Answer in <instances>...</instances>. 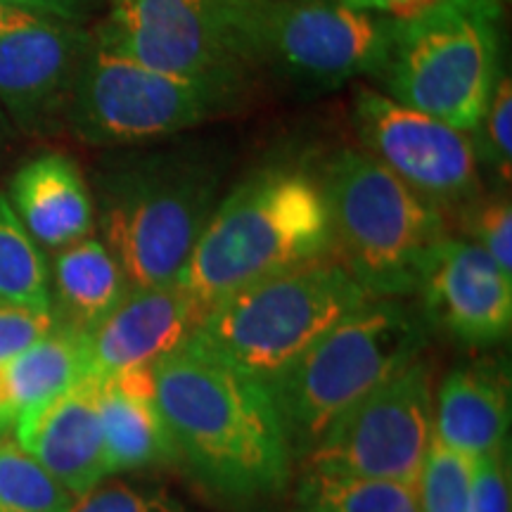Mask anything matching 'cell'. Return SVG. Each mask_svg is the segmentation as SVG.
I'll list each match as a JSON object with an SVG mask.
<instances>
[{"label": "cell", "instance_id": "9c48e42d", "mask_svg": "<svg viewBox=\"0 0 512 512\" xmlns=\"http://www.w3.org/2000/svg\"><path fill=\"white\" fill-rule=\"evenodd\" d=\"M394 19L339 0H247L245 43L252 69H271L309 88L377 76Z\"/></svg>", "mask_w": 512, "mask_h": 512}, {"label": "cell", "instance_id": "4fadbf2b", "mask_svg": "<svg viewBox=\"0 0 512 512\" xmlns=\"http://www.w3.org/2000/svg\"><path fill=\"white\" fill-rule=\"evenodd\" d=\"M93 31L0 5V110L24 133L64 124Z\"/></svg>", "mask_w": 512, "mask_h": 512}, {"label": "cell", "instance_id": "6da1fadb", "mask_svg": "<svg viewBox=\"0 0 512 512\" xmlns=\"http://www.w3.org/2000/svg\"><path fill=\"white\" fill-rule=\"evenodd\" d=\"M155 403L178 460L230 501L283 491L292 458L264 382L197 337L155 363Z\"/></svg>", "mask_w": 512, "mask_h": 512}, {"label": "cell", "instance_id": "1f68e13d", "mask_svg": "<svg viewBox=\"0 0 512 512\" xmlns=\"http://www.w3.org/2000/svg\"><path fill=\"white\" fill-rule=\"evenodd\" d=\"M347 8L361 10V12H373V15L389 17L394 22H403V19H411L420 12L434 8L441 0H339Z\"/></svg>", "mask_w": 512, "mask_h": 512}, {"label": "cell", "instance_id": "e0dca14e", "mask_svg": "<svg viewBox=\"0 0 512 512\" xmlns=\"http://www.w3.org/2000/svg\"><path fill=\"white\" fill-rule=\"evenodd\" d=\"M10 207L41 249L60 252L93 233L95 202L72 157L48 152L17 169L10 181Z\"/></svg>", "mask_w": 512, "mask_h": 512}, {"label": "cell", "instance_id": "3957f363", "mask_svg": "<svg viewBox=\"0 0 512 512\" xmlns=\"http://www.w3.org/2000/svg\"><path fill=\"white\" fill-rule=\"evenodd\" d=\"M223 169L197 145L131 152L98 181L102 245L131 290L174 285L219 204Z\"/></svg>", "mask_w": 512, "mask_h": 512}, {"label": "cell", "instance_id": "2e32d148", "mask_svg": "<svg viewBox=\"0 0 512 512\" xmlns=\"http://www.w3.org/2000/svg\"><path fill=\"white\" fill-rule=\"evenodd\" d=\"M100 377L88 373L67 392L22 415L12 437L72 496L110 479L98 408Z\"/></svg>", "mask_w": 512, "mask_h": 512}, {"label": "cell", "instance_id": "ba28073f", "mask_svg": "<svg viewBox=\"0 0 512 512\" xmlns=\"http://www.w3.org/2000/svg\"><path fill=\"white\" fill-rule=\"evenodd\" d=\"M242 83L157 72L91 43L64 126L95 147H133L176 136L230 110Z\"/></svg>", "mask_w": 512, "mask_h": 512}, {"label": "cell", "instance_id": "9a60e30c", "mask_svg": "<svg viewBox=\"0 0 512 512\" xmlns=\"http://www.w3.org/2000/svg\"><path fill=\"white\" fill-rule=\"evenodd\" d=\"M204 309L181 283L128 290L117 309L86 335L88 373L155 366L195 335Z\"/></svg>", "mask_w": 512, "mask_h": 512}, {"label": "cell", "instance_id": "83f0119b", "mask_svg": "<svg viewBox=\"0 0 512 512\" xmlns=\"http://www.w3.org/2000/svg\"><path fill=\"white\" fill-rule=\"evenodd\" d=\"M69 512H190L181 501L162 489L105 479L88 494L79 496Z\"/></svg>", "mask_w": 512, "mask_h": 512}, {"label": "cell", "instance_id": "8fae6325", "mask_svg": "<svg viewBox=\"0 0 512 512\" xmlns=\"http://www.w3.org/2000/svg\"><path fill=\"white\" fill-rule=\"evenodd\" d=\"M432 368L415 358L351 406L306 456V472L415 484L432 444Z\"/></svg>", "mask_w": 512, "mask_h": 512}, {"label": "cell", "instance_id": "d6986e66", "mask_svg": "<svg viewBox=\"0 0 512 512\" xmlns=\"http://www.w3.org/2000/svg\"><path fill=\"white\" fill-rule=\"evenodd\" d=\"M86 375V335L57 323L31 347L0 363V425L12 430L22 415L67 392Z\"/></svg>", "mask_w": 512, "mask_h": 512}, {"label": "cell", "instance_id": "836d02e7", "mask_svg": "<svg viewBox=\"0 0 512 512\" xmlns=\"http://www.w3.org/2000/svg\"><path fill=\"white\" fill-rule=\"evenodd\" d=\"M302 512H304V510H302Z\"/></svg>", "mask_w": 512, "mask_h": 512}, {"label": "cell", "instance_id": "7402d4cb", "mask_svg": "<svg viewBox=\"0 0 512 512\" xmlns=\"http://www.w3.org/2000/svg\"><path fill=\"white\" fill-rule=\"evenodd\" d=\"M297 501L304 512H420L415 484L304 472Z\"/></svg>", "mask_w": 512, "mask_h": 512}, {"label": "cell", "instance_id": "cb8c5ba5", "mask_svg": "<svg viewBox=\"0 0 512 512\" xmlns=\"http://www.w3.org/2000/svg\"><path fill=\"white\" fill-rule=\"evenodd\" d=\"M74 501L15 437H0V512H69Z\"/></svg>", "mask_w": 512, "mask_h": 512}, {"label": "cell", "instance_id": "277c9868", "mask_svg": "<svg viewBox=\"0 0 512 512\" xmlns=\"http://www.w3.org/2000/svg\"><path fill=\"white\" fill-rule=\"evenodd\" d=\"M427 347V318L399 299H366L266 384L290 458L304 460L335 422Z\"/></svg>", "mask_w": 512, "mask_h": 512}, {"label": "cell", "instance_id": "44dd1931", "mask_svg": "<svg viewBox=\"0 0 512 512\" xmlns=\"http://www.w3.org/2000/svg\"><path fill=\"white\" fill-rule=\"evenodd\" d=\"M98 408L110 477L176 463V446L155 399L128 394L112 380L100 377Z\"/></svg>", "mask_w": 512, "mask_h": 512}, {"label": "cell", "instance_id": "ffe728a7", "mask_svg": "<svg viewBox=\"0 0 512 512\" xmlns=\"http://www.w3.org/2000/svg\"><path fill=\"white\" fill-rule=\"evenodd\" d=\"M48 271L55 320L83 335L98 328L131 290L117 259L93 235L55 252Z\"/></svg>", "mask_w": 512, "mask_h": 512}, {"label": "cell", "instance_id": "7a4b0ae2", "mask_svg": "<svg viewBox=\"0 0 512 512\" xmlns=\"http://www.w3.org/2000/svg\"><path fill=\"white\" fill-rule=\"evenodd\" d=\"M330 256L328 207L316 174L275 164L219 200L178 283L207 313L256 280Z\"/></svg>", "mask_w": 512, "mask_h": 512}, {"label": "cell", "instance_id": "5b68a950", "mask_svg": "<svg viewBox=\"0 0 512 512\" xmlns=\"http://www.w3.org/2000/svg\"><path fill=\"white\" fill-rule=\"evenodd\" d=\"M316 178L328 207L332 259L370 299L418 292L446 238L444 214L363 150L337 152Z\"/></svg>", "mask_w": 512, "mask_h": 512}, {"label": "cell", "instance_id": "f1b7e54d", "mask_svg": "<svg viewBox=\"0 0 512 512\" xmlns=\"http://www.w3.org/2000/svg\"><path fill=\"white\" fill-rule=\"evenodd\" d=\"M467 512H512L510 467L505 451L475 460Z\"/></svg>", "mask_w": 512, "mask_h": 512}, {"label": "cell", "instance_id": "4dcf8cb0", "mask_svg": "<svg viewBox=\"0 0 512 512\" xmlns=\"http://www.w3.org/2000/svg\"><path fill=\"white\" fill-rule=\"evenodd\" d=\"M105 3H110V0H0L3 8H15L34 12V15L64 19V22L81 24V27Z\"/></svg>", "mask_w": 512, "mask_h": 512}, {"label": "cell", "instance_id": "7c38bea8", "mask_svg": "<svg viewBox=\"0 0 512 512\" xmlns=\"http://www.w3.org/2000/svg\"><path fill=\"white\" fill-rule=\"evenodd\" d=\"M354 126L363 152L434 209H465L482 197L475 143L467 131L358 88Z\"/></svg>", "mask_w": 512, "mask_h": 512}, {"label": "cell", "instance_id": "30bf717a", "mask_svg": "<svg viewBox=\"0 0 512 512\" xmlns=\"http://www.w3.org/2000/svg\"><path fill=\"white\" fill-rule=\"evenodd\" d=\"M247 0H110L98 46L185 79L245 83Z\"/></svg>", "mask_w": 512, "mask_h": 512}, {"label": "cell", "instance_id": "ac0fdd59", "mask_svg": "<svg viewBox=\"0 0 512 512\" xmlns=\"http://www.w3.org/2000/svg\"><path fill=\"white\" fill-rule=\"evenodd\" d=\"M510 427L508 382L496 370L458 368L434 396L432 439L472 460L505 448Z\"/></svg>", "mask_w": 512, "mask_h": 512}, {"label": "cell", "instance_id": "603a6c76", "mask_svg": "<svg viewBox=\"0 0 512 512\" xmlns=\"http://www.w3.org/2000/svg\"><path fill=\"white\" fill-rule=\"evenodd\" d=\"M0 304L53 313L48 261L19 223L5 192H0Z\"/></svg>", "mask_w": 512, "mask_h": 512}, {"label": "cell", "instance_id": "d6a6232c", "mask_svg": "<svg viewBox=\"0 0 512 512\" xmlns=\"http://www.w3.org/2000/svg\"><path fill=\"white\" fill-rule=\"evenodd\" d=\"M10 430H5V427L3 425H0V437H5V434H8Z\"/></svg>", "mask_w": 512, "mask_h": 512}, {"label": "cell", "instance_id": "52a82bcc", "mask_svg": "<svg viewBox=\"0 0 512 512\" xmlns=\"http://www.w3.org/2000/svg\"><path fill=\"white\" fill-rule=\"evenodd\" d=\"M366 299V290L330 256L228 294L204 313L192 337L268 384Z\"/></svg>", "mask_w": 512, "mask_h": 512}, {"label": "cell", "instance_id": "5bb4252c", "mask_svg": "<svg viewBox=\"0 0 512 512\" xmlns=\"http://www.w3.org/2000/svg\"><path fill=\"white\" fill-rule=\"evenodd\" d=\"M418 292L432 323L467 347H489L512 325V275L475 242L446 235L434 249Z\"/></svg>", "mask_w": 512, "mask_h": 512}, {"label": "cell", "instance_id": "484cf974", "mask_svg": "<svg viewBox=\"0 0 512 512\" xmlns=\"http://www.w3.org/2000/svg\"><path fill=\"white\" fill-rule=\"evenodd\" d=\"M479 166H486L496 174L505 188H510L512 174V79L508 72L498 76L489 105L470 131Z\"/></svg>", "mask_w": 512, "mask_h": 512}, {"label": "cell", "instance_id": "f546056e", "mask_svg": "<svg viewBox=\"0 0 512 512\" xmlns=\"http://www.w3.org/2000/svg\"><path fill=\"white\" fill-rule=\"evenodd\" d=\"M57 325L53 313L0 304V363L17 356Z\"/></svg>", "mask_w": 512, "mask_h": 512}, {"label": "cell", "instance_id": "d4e9b609", "mask_svg": "<svg viewBox=\"0 0 512 512\" xmlns=\"http://www.w3.org/2000/svg\"><path fill=\"white\" fill-rule=\"evenodd\" d=\"M472 465L475 460L460 456L432 439L415 479L420 512H467L470 510Z\"/></svg>", "mask_w": 512, "mask_h": 512}, {"label": "cell", "instance_id": "4316f807", "mask_svg": "<svg viewBox=\"0 0 512 512\" xmlns=\"http://www.w3.org/2000/svg\"><path fill=\"white\" fill-rule=\"evenodd\" d=\"M467 230L503 273L512 275V207L508 195L477 197L465 207Z\"/></svg>", "mask_w": 512, "mask_h": 512}, {"label": "cell", "instance_id": "8992f818", "mask_svg": "<svg viewBox=\"0 0 512 512\" xmlns=\"http://www.w3.org/2000/svg\"><path fill=\"white\" fill-rule=\"evenodd\" d=\"M505 0H441L394 24L384 95L470 133L501 76Z\"/></svg>", "mask_w": 512, "mask_h": 512}]
</instances>
